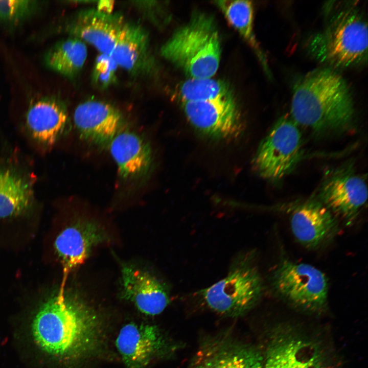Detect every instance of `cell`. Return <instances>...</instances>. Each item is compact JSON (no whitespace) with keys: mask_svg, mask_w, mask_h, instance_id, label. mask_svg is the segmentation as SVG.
Wrapping results in <instances>:
<instances>
[{"mask_svg":"<svg viewBox=\"0 0 368 368\" xmlns=\"http://www.w3.org/2000/svg\"><path fill=\"white\" fill-rule=\"evenodd\" d=\"M33 342L53 360L67 363L94 355L102 343L98 313L80 295L58 290L43 302L30 323Z\"/></svg>","mask_w":368,"mask_h":368,"instance_id":"obj_1","label":"cell"},{"mask_svg":"<svg viewBox=\"0 0 368 368\" xmlns=\"http://www.w3.org/2000/svg\"><path fill=\"white\" fill-rule=\"evenodd\" d=\"M355 109L345 79L329 68L313 70L295 83L291 117L319 134L343 133L353 127Z\"/></svg>","mask_w":368,"mask_h":368,"instance_id":"obj_2","label":"cell"},{"mask_svg":"<svg viewBox=\"0 0 368 368\" xmlns=\"http://www.w3.org/2000/svg\"><path fill=\"white\" fill-rule=\"evenodd\" d=\"M367 22L356 4H345L331 13L326 25L308 40V53L333 68L363 65L367 58Z\"/></svg>","mask_w":368,"mask_h":368,"instance_id":"obj_3","label":"cell"},{"mask_svg":"<svg viewBox=\"0 0 368 368\" xmlns=\"http://www.w3.org/2000/svg\"><path fill=\"white\" fill-rule=\"evenodd\" d=\"M160 54L191 78H212L219 68L221 55L213 17L195 13L164 43Z\"/></svg>","mask_w":368,"mask_h":368,"instance_id":"obj_4","label":"cell"},{"mask_svg":"<svg viewBox=\"0 0 368 368\" xmlns=\"http://www.w3.org/2000/svg\"><path fill=\"white\" fill-rule=\"evenodd\" d=\"M269 282L275 294L295 308L317 312L327 306L328 279L311 264L282 257L271 271Z\"/></svg>","mask_w":368,"mask_h":368,"instance_id":"obj_5","label":"cell"},{"mask_svg":"<svg viewBox=\"0 0 368 368\" xmlns=\"http://www.w3.org/2000/svg\"><path fill=\"white\" fill-rule=\"evenodd\" d=\"M254 258L248 254L238 258L223 279L199 291L210 309L237 316L255 305L262 294L263 283Z\"/></svg>","mask_w":368,"mask_h":368,"instance_id":"obj_6","label":"cell"},{"mask_svg":"<svg viewBox=\"0 0 368 368\" xmlns=\"http://www.w3.org/2000/svg\"><path fill=\"white\" fill-rule=\"evenodd\" d=\"M302 134L291 117L283 116L271 127L260 143L254 166L263 178L279 181L298 165L303 155Z\"/></svg>","mask_w":368,"mask_h":368,"instance_id":"obj_7","label":"cell"},{"mask_svg":"<svg viewBox=\"0 0 368 368\" xmlns=\"http://www.w3.org/2000/svg\"><path fill=\"white\" fill-rule=\"evenodd\" d=\"M319 201L347 225L356 219L367 198L364 179L351 165H343L332 171L324 181Z\"/></svg>","mask_w":368,"mask_h":368,"instance_id":"obj_8","label":"cell"},{"mask_svg":"<svg viewBox=\"0 0 368 368\" xmlns=\"http://www.w3.org/2000/svg\"><path fill=\"white\" fill-rule=\"evenodd\" d=\"M191 125L205 135L226 139L238 135L242 128L240 113L233 95L218 99L182 102Z\"/></svg>","mask_w":368,"mask_h":368,"instance_id":"obj_9","label":"cell"},{"mask_svg":"<svg viewBox=\"0 0 368 368\" xmlns=\"http://www.w3.org/2000/svg\"><path fill=\"white\" fill-rule=\"evenodd\" d=\"M289 221L294 238L308 249L328 245L339 232L337 219L319 200H307L294 206Z\"/></svg>","mask_w":368,"mask_h":368,"instance_id":"obj_10","label":"cell"},{"mask_svg":"<svg viewBox=\"0 0 368 368\" xmlns=\"http://www.w3.org/2000/svg\"><path fill=\"white\" fill-rule=\"evenodd\" d=\"M106 230L97 222L79 220L64 229L55 241L63 270L60 290L65 289L69 273L85 262L93 250L109 240Z\"/></svg>","mask_w":368,"mask_h":368,"instance_id":"obj_11","label":"cell"},{"mask_svg":"<svg viewBox=\"0 0 368 368\" xmlns=\"http://www.w3.org/2000/svg\"><path fill=\"white\" fill-rule=\"evenodd\" d=\"M121 296L147 315L160 314L170 302L167 286L151 272L122 264Z\"/></svg>","mask_w":368,"mask_h":368,"instance_id":"obj_12","label":"cell"},{"mask_svg":"<svg viewBox=\"0 0 368 368\" xmlns=\"http://www.w3.org/2000/svg\"><path fill=\"white\" fill-rule=\"evenodd\" d=\"M73 119L80 137L101 147H108L121 130L122 114L111 104L99 100H88L79 104Z\"/></svg>","mask_w":368,"mask_h":368,"instance_id":"obj_13","label":"cell"},{"mask_svg":"<svg viewBox=\"0 0 368 368\" xmlns=\"http://www.w3.org/2000/svg\"><path fill=\"white\" fill-rule=\"evenodd\" d=\"M125 22L120 14L91 9L78 12L66 28L71 37L90 44L100 54L110 55Z\"/></svg>","mask_w":368,"mask_h":368,"instance_id":"obj_14","label":"cell"},{"mask_svg":"<svg viewBox=\"0 0 368 368\" xmlns=\"http://www.w3.org/2000/svg\"><path fill=\"white\" fill-rule=\"evenodd\" d=\"M115 344L126 368H146L163 352L165 340L156 326L131 322L122 327Z\"/></svg>","mask_w":368,"mask_h":368,"instance_id":"obj_15","label":"cell"},{"mask_svg":"<svg viewBox=\"0 0 368 368\" xmlns=\"http://www.w3.org/2000/svg\"><path fill=\"white\" fill-rule=\"evenodd\" d=\"M263 368H326L315 343L290 332L277 333L267 346Z\"/></svg>","mask_w":368,"mask_h":368,"instance_id":"obj_16","label":"cell"},{"mask_svg":"<svg viewBox=\"0 0 368 368\" xmlns=\"http://www.w3.org/2000/svg\"><path fill=\"white\" fill-rule=\"evenodd\" d=\"M108 147L123 179H140L150 172L153 160L151 148L136 133L121 130Z\"/></svg>","mask_w":368,"mask_h":368,"instance_id":"obj_17","label":"cell"},{"mask_svg":"<svg viewBox=\"0 0 368 368\" xmlns=\"http://www.w3.org/2000/svg\"><path fill=\"white\" fill-rule=\"evenodd\" d=\"M147 32L139 25L125 22L110 55L120 67L134 75L151 68L152 59Z\"/></svg>","mask_w":368,"mask_h":368,"instance_id":"obj_18","label":"cell"},{"mask_svg":"<svg viewBox=\"0 0 368 368\" xmlns=\"http://www.w3.org/2000/svg\"><path fill=\"white\" fill-rule=\"evenodd\" d=\"M26 121L34 139L45 145H51L57 141L66 128L67 109L59 100L45 97L29 107Z\"/></svg>","mask_w":368,"mask_h":368,"instance_id":"obj_19","label":"cell"},{"mask_svg":"<svg viewBox=\"0 0 368 368\" xmlns=\"http://www.w3.org/2000/svg\"><path fill=\"white\" fill-rule=\"evenodd\" d=\"M33 194L24 176L0 166V218L15 217L27 212L32 204Z\"/></svg>","mask_w":368,"mask_h":368,"instance_id":"obj_20","label":"cell"},{"mask_svg":"<svg viewBox=\"0 0 368 368\" xmlns=\"http://www.w3.org/2000/svg\"><path fill=\"white\" fill-rule=\"evenodd\" d=\"M229 24L235 29L254 50L267 75L270 76L267 60L254 31V8L249 1H216Z\"/></svg>","mask_w":368,"mask_h":368,"instance_id":"obj_21","label":"cell"},{"mask_svg":"<svg viewBox=\"0 0 368 368\" xmlns=\"http://www.w3.org/2000/svg\"><path fill=\"white\" fill-rule=\"evenodd\" d=\"M87 56L85 43L71 36L54 44L45 54L44 61L49 68L70 79L80 73Z\"/></svg>","mask_w":368,"mask_h":368,"instance_id":"obj_22","label":"cell"},{"mask_svg":"<svg viewBox=\"0 0 368 368\" xmlns=\"http://www.w3.org/2000/svg\"><path fill=\"white\" fill-rule=\"evenodd\" d=\"M178 93L182 102L208 101L233 95L227 83L212 78H190L181 83Z\"/></svg>","mask_w":368,"mask_h":368,"instance_id":"obj_23","label":"cell"},{"mask_svg":"<svg viewBox=\"0 0 368 368\" xmlns=\"http://www.w3.org/2000/svg\"><path fill=\"white\" fill-rule=\"evenodd\" d=\"M263 359L258 351L244 348L218 355L204 368H263Z\"/></svg>","mask_w":368,"mask_h":368,"instance_id":"obj_24","label":"cell"},{"mask_svg":"<svg viewBox=\"0 0 368 368\" xmlns=\"http://www.w3.org/2000/svg\"><path fill=\"white\" fill-rule=\"evenodd\" d=\"M118 67L110 55L101 54L94 64L93 81L101 88L107 87L115 81Z\"/></svg>","mask_w":368,"mask_h":368,"instance_id":"obj_25","label":"cell"},{"mask_svg":"<svg viewBox=\"0 0 368 368\" xmlns=\"http://www.w3.org/2000/svg\"><path fill=\"white\" fill-rule=\"evenodd\" d=\"M36 4L29 0H0V20L16 22L29 16Z\"/></svg>","mask_w":368,"mask_h":368,"instance_id":"obj_26","label":"cell"},{"mask_svg":"<svg viewBox=\"0 0 368 368\" xmlns=\"http://www.w3.org/2000/svg\"><path fill=\"white\" fill-rule=\"evenodd\" d=\"M114 2L110 1H100L97 9L103 12L111 13L114 6Z\"/></svg>","mask_w":368,"mask_h":368,"instance_id":"obj_27","label":"cell"}]
</instances>
